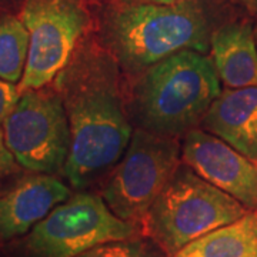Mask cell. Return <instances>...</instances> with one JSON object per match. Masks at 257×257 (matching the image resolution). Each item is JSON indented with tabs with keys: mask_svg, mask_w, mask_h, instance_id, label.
Instances as JSON below:
<instances>
[{
	"mask_svg": "<svg viewBox=\"0 0 257 257\" xmlns=\"http://www.w3.org/2000/svg\"><path fill=\"white\" fill-rule=\"evenodd\" d=\"M69 197V187L50 175L23 179L0 197V239H13L30 231Z\"/></svg>",
	"mask_w": 257,
	"mask_h": 257,
	"instance_id": "cell-10",
	"label": "cell"
},
{
	"mask_svg": "<svg viewBox=\"0 0 257 257\" xmlns=\"http://www.w3.org/2000/svg\"><path fill=\"white\" fill-rule=\"evenodd\" d=\"M202 123L210 135L257 163V84L221 92Z\"/></svg>",
	"mask_w": 257,
	"mask_h": 257,
	"instance_id": "cell-11",
	"label": "cell"
},
{
	"mask_svg": "<svg viewBox=\"0 0 257 257\" xmlns=\"http://www.w3.org/2000/svg\"><path fill=\"white\" fill-rule=\"evenodd\" d=\"M30 36L22 19H0V79L10 83L22 80L28 64Z\"/></svg>",
	"mask_w": 257,
	"mask_h": 257,
	"instance_id": "cell-14",
	"label": "cell"
},
{
	"mask_svg": "<svg viewBox=\"0 0 257 257\" xmlns=\"http://www.w3.org/2000/svg\"><path fill=\"white\" fill-rule=\"evenodd\" d=\"M106 36L120 64L136 73L182 50L206 53L211 35L204 12L184 0L123 3L109 15Z\"/></svg>",
	"mask_w": 257,
	"mask_h": 257,
	"instance_id": "cell-3",
	"label": "cell"
},
{
	"mask_svg": "<svg viewBox=\"0 0 257 257\" xmlns=\"http://www.w3.org/2000/svg\"><path fill=\"white\" fill-rule=\"evenodd\" d=\"M211 62L227 89L257 84V42L248 23L224 25L210 37Z\"/></svg>",
	"mask_w": 257,
	"mask_h": 257,
	"instance_id": "cell-12",
	"label": "cell"
},
{
	"mask_svg": "<svg viewBox=\"0 0 257 257\" xmlns=\"http://www.w3.org/2000/svg\"><path fill=\"white\" fill-rule=\"evenodd\" d=\"M211 57L182 50L149 67L133 90V114L140 128L175 138L192 132L220 96Z\"/></svg>",
	"mask_w": 257,
	"mask_h": 257,
	"instance_id": "cell-2",
	"label": "cell"
},
{
	"mask_svg": "<svg viewBox=\"0 0 257 257\" xmlns=\"http://www.w3.org/2000/svg\"><path fill=\"white\" fill-rule=\"evenodd\" d=\"M76 257H167L153 240L132 237L104 243Z\"/></svg>",
	"mask_w": 257,
	"mask_h": 257,
	"instance_id": "cell-15",
	"label": "cell"
},
{
	"mask_svg": "<svg viewBox=\"0 0 257 257\" xmlns=\"http://www.w3.org/2000/svg\"><path fill=\"white\" fill-rule=\"evenodd\" d=\"M256 42H257V32H256Z\"/></svg>",
	"mask_w": 257,
	"mask_h": 257,
	"instance_id": "cell-20",
	"label": "cell"
},
{
	"mask_svg": "<svg viewBox=\"0 0 257 257\" xmlns=\"http://www.w3.org/2000/svg\"><path fill=\"white\" fill-rule=\"evenodd\" d=\"M19 97H20V90L19 87H16V84L0 79V127L5 119L9 116L12 109L16 106Z\"/></svg>",
	"mask_w": 257,
	"mask_h": 257,
	"instance_id": "cell-16",
	"label": "cell"
},
{
	"mask_svg": "<svg viewBox=\"0 0 257 257\" xmlns=\"http://www.w3.org/2000/svg\"><path fill=\"white\" fill-rule=\"evenodd\" d=\"M20 19L30 36L22 93L42 89L60 74L89 26V15L79 0H23Z\"/></svg>",
	"mask_w": 257,
	"mask_h": 257,
	"instance_id": "cell-8",
	"label": "cell"
},
{
	"mask_svg": "<svg viewBox=\"0 0 257 257\" xmlns=\"http://www.w3.org/2000/svg\"><path fill=\"white\" fill-rule=\"evenodd\" d=\"M15 157L10 153V150L5 143V138H3V128L0 127V182L9 176L13 169H15Z\"/></svg>",
	"mask_w": 257,
	"mask_h": 257,
	"instance_id": "cell-17",
	"label": "cell"
},
{
	"mask_svg": "<svg viewBox=\"0 0 257 257\" xmlns=\"http://www.w3.org/2000/svg\"><path fill=\"white\" fill-rule=\"evenodd\" d=\"M153 3H160V5H173V3H179V2H184V0H150Z\"/></svg>",
	"mask_w": 257,
	"mask_h": 257,
	"instance_id": "cell-18",
	"label": "cell"
},
{
	"mask_svg": "<svg viewBox=\"0 0 257 257\" xmlns=\"http://www.w3.org/2000/svg\"><path fill=\"white\" fill-rule=\"evenodd\" d=\"M136 224L117 217L92 193H79L56 206L25 240L29 257H76L104 243L132 239Z\"/></svg>",
	"mask_w": 257,
	"mask_h": 257,
	"instance_id": "cell-6",
	"label": "cell"
},
{
	"mask_svg": "<svg viewBox=\"0 0 257 257\" xmlns=\"http://www.w3.org/2000/svg\"><path fill=\"white\" fill-rule=\"evenodd\" d=\"M182 159L204 180L239 200L248 210H257L256 162L202 130L186 135Z\"/></svg>",
	"mask_w": 257,
	"mask_h": 257,
	"instance_id": "cell-9",
	"label": "cell"
},
{
	"mask_svg": "<svg viewBox=\"0 0 257 257\" xmlns=\"http://www.w3.org/2000/svg\"><path fill=\"white\" fill-rule=\"evenodd\" d=\"M248 209L213 186L186 163L173 176L147 211V236L173 257L196 239L243 217Z\"/></svg>",
	"mask_w": 257,
	"mask_h": 257,
	"instance_id": "cell-4",
	"label": "cell"
},
{
	"mask_svg": "<svg viewBox=\"0 0 257 257\" xmlns=\"http://www.w3.org/2000/svg\"><path fill=\"white\" fill-rule=\"evenodd\" d=\"M246 2H247V0H246Z\"/></svg>",
	"mask_w": 257,
	"mask_h": 257,
	"instance_id": "cell-21",
	"label": "cell"
},
{
	"mask_svg": "<svg viewBox=\"0 0 257 257\" xmlns=\"http://www.w3.org/2000/svg\"><path fill=\"white\" fill-rule=\"evenodd\" d=\"M57 84L70 127L64 175L82 189L119 162L133 136L117 66L104 53L83 52L60 72Z\"/></svg>",
	"mask_w": 257,
	"mask_h": 257,
	"instance_id": "cell-1",
	"label": "cell"
},
{
	"mask_svg": "<svg viewBox=\"0 0 257 257\" xmlns=\"http://www.w3.org/2000/svg\"><path fill=\"white\" fill-rule=\"evenodd\" d=\"M173 257H257V210L211 230Z\"/></svg>",
	"mask_w": 257,
	"mask_h": 257,
	"instance_id": "cell-13",
	"label": "cell"
},
{
	"mask_svg": "<svg viewBox=\"0 0 257 257\" xmlns=\"http://www.w3.org/2000/svg\"><path fill=\"white\" fill-rule=\"evenodd\" d=\"M179 165L175 139L139 127L104 187L103 200L120 219L143 221Z\"/></svg>",
	"mask_w": 257,
	"mask_h": 257,
	"instance_id": "cell-7",
	"label": "cell"
},
{
	"mask_svg": "<svg viewBox=\"0 0 257 257\" xmlns=\"http://www.w3.org/2000/svg\"><path fill=\"white\" fill-rule=\"evenodd\" d=\"M2 128L6 146L22 167L40 175L64 169L70 127L59 92L45 87L22 92Z\"/></svg>",
	"mask_w": 257,
	"mask_h": 257,
	"instance_id": "cell-5",
	"label": "cell"
},
{
	"mask_svg": "<svg viewBox=\"0 0 257 257\" xmlns=\"http://www.w3.org/2000/svg\"><path fill=\"white\" fill-rule=\"evenodd\" d=\"M247 2L248 3H251V5H253V6L257 9V0H247Z\"/></svg>",
	"mask_w": 257,
	"mask_h": 257,
	"instance_id": "cell-19",
	"label": "cell"
}]
</instances>
